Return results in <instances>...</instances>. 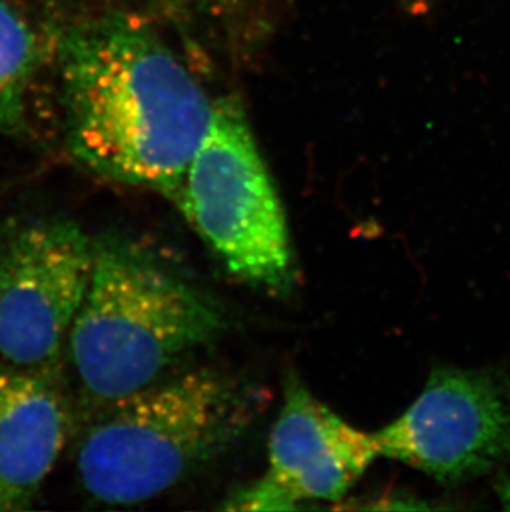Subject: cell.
I'll return each instance as SVG.
<instances>
[{"label": "cell", "instance_id": "obj_1", "mask_svg": "<svg viewBox=\"0 0 510 512\" xmlns=\"http://www.w3.org/2000/svg\"><path fill=\"white\" fill-rule=\"evenodd\" d=\"M68 145L88 170L173 199L216 105L148 25L108 15L60 45Z\"/></svg>", "mask_w": 510, "mask_h": 512}, {"label": "cell", "instance_id": "obj_2", "mask_svg": "<svg viewBox=\"0 0 510 512\" xmlns=\"http://www.w3.org/2000/svg\"><path fill=\"white\" fill-rule=\"evenodd\" d=\"M222 329L216 305L140 247L93 241L92 277L68 345L78 382L97 405L150 387Z\"/></svg>", "mask_w": 510, "mask_h": 512}, {"label": "cell", "instance_id": "obj_3", "mask_svg": "<svg viewBox=\"0 0 510 512\" xmlns=\"http://www.w3.org/2000/svg\"><path fill=\"white\" fill-rule=\"evenodd\" d=\"M255 408L242 385L209 368L106 403L78 445L83 488L106 504L156 498L239 440Z\"/></svg>", "mask_w": 510, "mask_h": 512}, {"label": "cell", "instance_id": "obj_4", "mask_svg": "<svg viewBox=\"0 0 510 512\" xmlns=\"http://www.w3.org/2000/svg\"><path fill=\"white\" fill-rule=\"evenodd\" d=\"M173 201L231 274L279 294L294 285L284 208L236 105L216 103Z\"/></svg>", "mask_w": 510, "mask_h": 512}, {"label": "cell", "instance_id": "obj_5", "mask_svg": "<svg viewBox=\"0 0 510 512\" xmlns=\"http://www.w3.org/2000/svg\"><path fill=\"white\" fill-rule=\"evenodd\" d=\"M93 241L62 218L19 219L0 237V355L55 368L87 294Z\"/></svg>", "mask_w": 510, "mask_h": 512}, {"label": "cell", "instance_id": "obj_6", "mask_svg": "<svg viewBox=\"0 0 510 512\" xmlns=\"http://www.w3.org/2000/svg\"><path fill=\"white\" fill-rule=\"evenodd\" d=\"M380 458L443 484L510 464V377L501 368H434L423 392L373 433Z\"/></svg>", "mask_w": 510, "mask_h": 512}, {"label": "cell", "instance_id": "obj_7", "mask_svg": "<svg viewBox=\"0 0 510 512\" xmlns=\"http://www.w3.org/2000/svg\"><path fill=\"white\" fill-rule=\"evenodd\" d=\"M378 456L373 433L358 430L290 378L269 440V469L242 489L249 511H289L300 501L337 503Z\"/></svg>", "mask_w": 510, "mask_h": 512}, {"label": "cell", "instance_id": "obj_8", "mask_svg": "<svg viewBox=\"0 0 510 512\" xmlns=\"http://www.w3.org/2000/svg\"><path fill=\"white\" fill-rule=\"evenodd\" d=\"M67 433L55 368H0V512L30 508Z\"/></svg>", "mask_w": 510, "mask_h": 512}, {"label": "cell", "instance_id": "obj_9", "mask_svg": "<svg viewBox=\"0 0 510 512\" xmlns=\"http://www.w3.org/2000/svg\"><path fill=\"white\" fill-rule=\"evenodd\" d=\"M39 39L27 20L0 0V133L27 130V92L39 67Z\"/></svg>", "mask_w": 510, "mask_h": 512}, {"label": "cell", "instance_id": "obj_10", "mask_svg": "<svg viewBox=\"0 0 510 512\" xmlns=\"http://www.w3.org/2000/svg\"><path fill=\"white\" fill-rule=\"evenodd\" d=\"M496 494L501 501L502 508L510 511V476L501 474L496 481Z\"/></svg>", "mask_w": 510, "mask_h": 512}, {"label": "cell", "instance_id": "obj_11", "mask_svg": "<svg viewBox=\"0 0 510 512\" xmlns=\"http://www.w3.org/2000/svg\"><path fill=\"white\" fill-rule=\"evenodd\" d=\"M196 2L207 7H222V5L231 4L232 0H196Z\"/></svg>", "mask_w": 510, "mask_h": 512}]
</instances>
